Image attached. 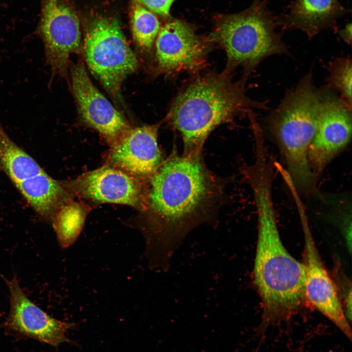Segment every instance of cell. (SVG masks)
Instances as JSON below:
<instances>
[{"instance_id":"8","label":"cell","mask_w":352,"mask_h":352,"mask_svg":"<svg viewBox=\"0 0 352 352\" xmlns=\"http://www.w3.org/2000/svg\"><path fill=\"white\" fill-rule=\"evenodd\" d=\"M352 108L326 87L318 126L308 151L310 170L316 178L348 146L352 137Z\"/></svg>"},{"instance_id":"20","label":"cell","mask_w":352,"mask_h":352,"mask_svg":"<svg viewBox=\"0 0 352 352\" xmlns=\"http://www.w3.org/2000/svg\"><path fill=\"white\" fill-rule=\"evenodd\" d=\"M138 1L154 12L162 16L169 15L171 6L175 0H134Z\"/></svg>"},{"instance_id":"11","label":"cell","mask_w":352,"mask_h":352,"mask_svg":"<svg viewBox=\"0 0 352 352\" xmlns=\"http://www.w3.org/2000/svg\"><path fill=\"white\" fill-rule=\"evenodd\" d=\"M72 90L83 122L113 142L131 127L93 85L83 62L69 64Z\"/></svg>"},{"instance_id":"16","label":"cell","mask_w":352,"mask_h":352,"mask_svg":"<svg viewBox=\"0 0 352 352\" xmlns=\"http://www.w3.org/2000/svg\"><path fill=\"white\" fill-rule=\"evenodd\" d=\"M340 12L337 0H297L287 21L291 26L312 37L329 25Z\"/></svg>"},{"instance_id":"14","label":"cell","mask_w":352,"mask_h":352,"mask_svg":"<svg viewBox=\"0 0 352 352\" xmlns=\"http://www.w3.org/2000/svg\"><path fill=\"white\" fill-rule=\"evenodd\" d=\"M159 126L129 128L113 142L110 160L130 174L150 177L163 160L157 143Z\"/></svg>"},{"instance_id":"15","label":"cell","mask_w":352,"mask_h":352,"mask_svg":"<svg viewBox=\"0 0 352 352\" xmlns=\"http://www.w3.org/2000/svg\"><path fill=\"white\" fill-rule=\"evenodd\" d=\"M14 184L39 217L45 221L52 222L57 212L69 198L66 183L54 179L41 167Z\"/></svg>"},{"instance_id":"22","label":"cell","mask_w":352,"mask_h":352,"mask_svg":"<svg viewBox=\"0 0 352 352\" xmlns=\"http://www.w3.org/2000/svg\"><path fill=\"white\" fill-rule=\"evenodd\" d=\"M0 171H1V170H0Z\"/></svg>"},{"instance_id":"6","label":"cell","mask_w":352,"mask_h":352,"mask_svg":"<svg viewBox=\"0 0 352 352\" xmlns=\"http://www.w3.org/2000/svg\"><path fill=\"white\" fill-rule=\"evenodd\" d=\"M82 50L92 75L122 103V83L136 70L138 61L118 20L107 17L94 20L85 32Z\"/></svg>"},{"instance_id":"2","label":"cell","mask_w":352,"mask_h":352,"mask_svg":"<svg viewBox=\"0 0 352 352\" xmlns=\"http://www.w3.org/2000/svg\"><path fill=\"white\" fill-rule=\"evenodd\" d=\"M252 190L258 223L254 276L262 301V331L297 311L305 297L306 267L291 256L282 242L271 186L260 183Z\"/></svg>"},{"instance_id":"4","label":"cell","mask_w":352,"mask_h":352,"mask_svg":"<svg viewBox=\"0 0 352 352\" xmlns=\"http://www.w3.org/2000/svg\"><path fill=\"white\" fill-rule=\"evenodd\" d=\"M322 102V89L315 87L310 71L286 91L265 121L285 161L286 171L298 192L307 196L320 194L309 165L308 151L318 126Z\"/></svg>"},{"instance_id":"7","label":"cell","mask_w":352,"mask_h":352,"mask_svg":"<svg viewBox=\"0 0 352 352\" xmlns=\"http://www.w3.org/2000/svg\"><path fill=\"white\" fill-rule=\"evenodd\" d=\"M35 31L44 43L53 74L67 78L70 55L82 51L79 19L67 0H41Z\"/></svg>"},{"instance_id":"1","label":"cell","mask_w":352,"mask_h":352,"mask_svg":"<svg viewBox=\"0 0 352 352\" xmlns=\"http://www.w3.org/2000/svg\"><path fill=\"white\" fill-rule=\"evenodd\" d=\"M149 177L145 205L158 227L148 245L162 262L168 264L186 234L206 211L216 186L200 155L173 153Z\"/></svg>"},{"instance_id":"10","label":"cell","mask_w":352,"mask_h":352,"mask_svg":"<svg viewBox=\"0 0 352 352\" xmlns=\"http://www.w3.org/2000/svg\"><path fill=\"white\" fill-rule=\"evenodd\" d=\"M154 44L156 70L167 75L199 70L209 47L192 28L178 20L160 28Z\"/></svg>"},{"instance_id":"9","label":"cell","mask_w":352,"mask_h":352,"mask_svg":"<svg viewBox=\"0 0 352 352\" xmlns=\"http://www.w3.org/2000/svg\"><path fill=\"white\" fill-rule=\"evenodd\" d=\"M296 206L305 244V297L315 309L335 325L351 341L350 324L346 317L336 287L320 258L304 205L300 203Z\"/></svg>"},{"instance_id":"17","label":"cell","mask_w":352,"mask_h":352,"mask_svg":"<svg viewBox=\"0 0 352 352\" xmlns=\"http://www.w3.org/2000/svg\"><path fill=\"white\" fill-rule=\"evenodd\" d=\"M87 211L82 205L66 202L57 212L52 220L58 241L63 248L71 246L80 235Z\"/></svg>"},{"instance_id":"21","label":"cell","mask_w":352,"mask_h":352,"mask_svg":"<svg viewBox=\"0 0 352 352\" xmlns=\"http://www.w3.org/2000/svg\"><path fill=\"white\" fill-rule=\"evenodd\" d=\"M340 36L347 44H350L352 41V27L351 24H347L340 32Z\"/></svg>"},{"instance_id":"18","label":"cell","mask_w":352,"mask_h":352,"mask_svg":"<svg viewBox=\"0 0 352 352\" xmlns=\"http://www.w3.org/2000/svg\"><path fill=\"white\" fill-rule=\"evenodd\" d=\"M131 27L138 47L145 53H151L160 29V23L152 12L134 0L131 8Z\"/></svg>"},{"instance_id":"5","label":"cell","mask_w":352,"mask_h":352,"mask_svg":"<svg viewBox=\"0 0 352 352\" xmlns=\"http://www.w3.org/2000/svg\"><path fill=\"white\" fill-rule=\"evenodd\" d=\"M209 40L218 43L226 53L224 71L230 73L237 67L242 68L240 82L243 85L264 60L274 55H290L288 47L275 31L266 8L260 3L244 12L220 18Z\"/></svg>"},{"instance_id":"19","label":"cell","mask_w":352,"mask_h":352,"mask_svg":"<svg viewBox=\"0 0 352 352\" xmlns=\"http://www.w3.org/2000/svg\"><path fill=\"white\" fill-rule=\"evenodd\" d=\"M326 88L336 91L339 98L352 108V60L349 55L337 57L328 62Z\"/></svg>"},{"instance_id":"13","label":"cell","mask_w":352,"mask_h":352,"mask_svg":"<svg viewBox=\"0 0 352 352\" xmlns=\"http://www.w3.org/2000/svg\"><path fill=\"white\" fill-rule=\"evenodd\" d=\"M66 185L82 197L98 201L136 207L145 205L146 197L140 180L132 174L110 167L87 173Z\"/></svg>"},{"instance_id":"3","label":"cell","mask_w":352,"mask_h":352,"mask_svg":"<svg viewBox=\"0 0 352 352\" xmlns=\"http://www.w3.org/2000/svg\"><path fill=\"white\" fill-rule=\"evenodd\" d=\"M230 75L223 71L199 76L173 101L167 118L181 134L183 155H200L205 140L219 125L267 109V101L250 98L244 85L233 82Z\"/></svg>"},{"instance_id":"12","label":"cell","mask_w":352,"mask_h":352,"mask_svg":"<svg viewBox=\"0 0 352 352\" xmlns=\"http://www.w3.org/2000/svg\"><path fill=\"white\" fill-rule=\"evenodd\" d=\"M6 283L10 295V310L6 322L9 328L56 347L69 341L66 332L73 324L52 318L34 304L15 276Z\"/></svg>"}]
</instances>
